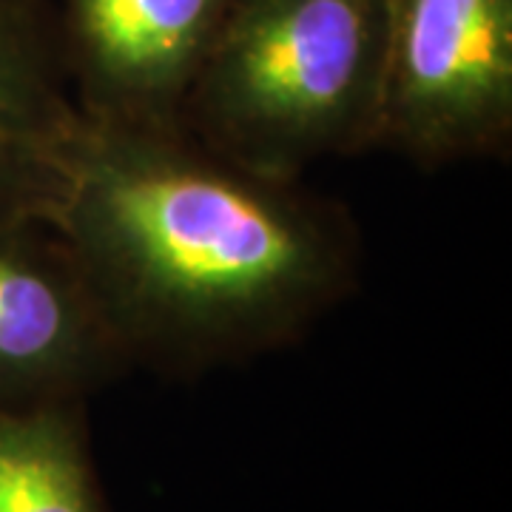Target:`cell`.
<instances>
[{
    "label": "cell",
    "instance_id": "cell-4",
    "mask_svg": "<svg viewBox=\"0 0 512 512\" xmlns=\"http://www.w3.org/2000/svg\"><path fill=\"white\" fill-rule=\"evenodd\" d=\"M123 370L69 242L46 220H0V410L86 402Z\"/></svg>",
    "mask_w": 512,
    "mask_h": 512
},
{
    "label": "cell",
    "instance_id": "cell-5",
    "mask_svg": "<svg viewBox=\"0 0 512 512\" xmlns=\"http://www.w3.org/2000/svg\"><path fill=\"white\" fill-rule=\"evenodd\" d=\"M231 0H55L74 103L92 123L183 128Z\"/></svg>",
    "mask_w": 512,
    "mask_h": 512
},
{
    "label": "cell",
    "instance_id": "cell-7",
    "mask_svg": "<svg viewBox=\"0 0 512 512\" xmlns=\"http://www.w3.org/2000/svg\"><path fill=\"white\" fill-rule=\"evenodd\" d=\"M0 512H111L86 402L0 410Z\"/></svg>",
    "mask_w": 512,
    "mask_h": 512
},
{
    "label": "cell",
    "instance_id": "cell-2",
    "mask_svg": "<svg viewBox=\"0 0 512 512\" xmlns=\"http://www.w3.org/2000/svg\"><path fill=\"white\" fill-rule=\"evenodd\" d=\"M387 0H231L180 126L259 174L379 146Z\"/></svg>",
    "mask_w": 512,
    "mask_h": 512
},
{
    "label": "cell",
    "instance_id": "cell-3",
    "mask_svg": "<svg viewBox=\"0 0 512 512\" xmlns=\"http://www.w3.org/2000/svg\"><path fill=\"white\" fill-rule=\"evenodd\" d=\"M512 143V0H387L379 146L424 168Z\"/></svg>",
    "mask_w": 512,
    "mask_h": 512
},
{
    "label": "cell",
    "instance_id": "cell-1",
    "mask_svg": "<svg viewBox=\"0 0 512 512\" xmlns=\"http://www.w3.org/2000/svg\"><path fill=\"white\" fill-rule=\"evenodd\" d=\"M128 367L200 376L296 345L359 288L342 202L259 174L183 128L83 117L49 220Z\"/></svg>",
    "mask_w": 512,
    "mask_h": 512
},
{
    "label": "cell",
    "instance_id": "cell-6",
    "mask_svg": "<svg viewBox=\"0 0 512 512\" xmlns=\"http://www.w3.org/2000/svg\"><path fill=\"white\" fill-rule=\"evenodd\" d=\"M80 123L55 0H0V220H49Z\"/></svg>",
    "mask_w": 512,
    "mask_h": 512
}]
</instances>
